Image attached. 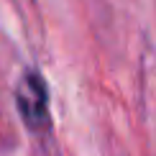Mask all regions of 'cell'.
Wrapping results in <instances>:
<instances>
[{
  "label": "cell",
  "mask_w": 156,
  "mask_h": 156,
  "mask_svg": "<svg viewBox=\"0 0 156 156\" xmlns=\"http://www.w3.org/2000/svg\"><path fill=\"white\" fill-rule=\"evenodd\" d=\"M16 105L21 113V120L26 123V128L34 133H44L51 126V115H49V90L44 77L36 69L21 74V80L16 84Z\"/></svg>",
  "instance_id": "6da1fadb"
}]
</instances>
